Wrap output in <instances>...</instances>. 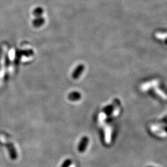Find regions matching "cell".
Instances as JSON below:
<instances>
[{"label":"cell","mask_w":167,"mask_h":167,"mask_svg":"<svg viewBox=\"0 0 167 167\" xmlns=\"http://www.w3.org/2000/svg\"><path fill=\"white\" fill-rule=\"evenodd\" d=\"M7 51V46L4 45L2 47V53L1 58V67H0V85L2 84L4 76L5 73V62L6 54Z\"/></svg>","instance_id":"1"},{"label":"cell","mask_w":167,"mask_h":167,"mask_svg":"<svg viewBox=\"0 0 167 167\" xmlns=\"http://www.w3.org/2000/svg\"><path fill=\"white\" fill-rule=\"evenodd\" d=\"M87 143V139L86 138V137H85V138H84L83 140H82L81 142L79 145V147L80 151H83L84 150L85 147L86 146Z\"/></svg>","instance_id":"2"}]
</instances>
